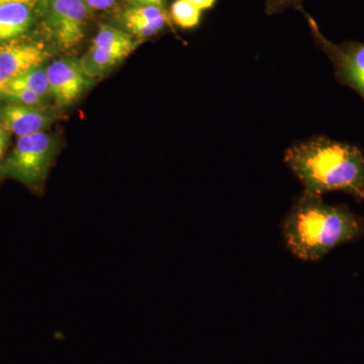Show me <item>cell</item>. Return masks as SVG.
<instances>
[{
	"instance_id": "6da1fadb",
	"label": "cell",
	"mask_w": 364,
	"mask_h": 364,
	"mask_svg": "<svg viewBox=\"0 0 364 364\" xmlns=\"http://www.w3.org/2000/svg\"><path fill=\"white\" fill-rule=\"evenodd\" d=\"M284 160L304 193L322 196L342 191L364 200V156L356 146L317 136L291 146Z\"/></svg>"
},
{
	"instance_id": "7a4b0ae2",
	"label": "cell",
	"mask_w": 364,
	"mask_h": 364,
	"mask_svg": "<svg viewBox=\"0 0 364 364\" xmlns=\"http://www.w3.org/2000/svg\"><path fill=\"white\" fill-rule=\"evenodd\" d=\"M361 229L360 219L349 208L327 205L322 196L306 193L284 223L287 247L304 261L320 260L333 248L355 239Z\"/></svg>"
},
{
	"instance_id": "3957f363",
	"label": "cell",
	"mask_w": 364,
	"mask_h": 364,
	"mask_svg": "<svg viewBox=\"0 0 364 364\" xmlns=\"http://www.w3.org/2000/svg\"><path fill=\"white\" fill-rule=\"evenodd\" d=\"M56 153V141L46 132L18 136L9 156L0 164V177L20 181L39 193Z\"/></svg>"
},
{
	"instance_id": "277c9868",
	"label": "cell",
	"mask_w": 364,
	"mask_h": 364,
	"mask_svg": "<svg viewBox=\"0 0 364 364\" xmlns=\"http://www.w3.org/2000/svg\"><path fill=\"white\" fill-rule=\"evenodd\" d=\"M308 21L313 39L325 53L334 69L335 77L341 85L348 86L364 100V43L356 41L333 43L326 38L317 21L301 9Z\"/></svg>"
},
{
	"instance_id": "5b68a950",
	"label": "cell",
	"mask_w": 364,
	"mask_h": 364,
	"mask_svg": "<svg viewBox=\"0 0 364 364\" xmlns=\"http://www.w3.org/2000/svg\"><path fill=\"white\" fill-rule=\"evenodd\" d=\"M87 14L85 0H51L48 26L60 47L73 49L83 40Z\"/></svg>"
},
{
	"instance_id": "8992f818",
	"label": "cell",
	"mask_w": 364,
	"mask_h": 364,
	"mask_svg": "<svg viewBox=\"0 0 364 364\" xmlns=\"http://www.w3.org/2000/svg\"><path fill=\"white\" fill-rule=\"evenodd\" d=\"M51 95L60 107L74 104L88 88L91 77L86 74L80 60L62 58L46 69Z\"/></svg>"
},
{
	"instance_id": "52a82bcc",
	"label": "cell",
	"mask_w": 364,
	"mask_h": 364,
	"mask_svg": "<svg viewBox=\"0 0 364 364\" xmlns=\"http://www.w3.org/2000/svg\"><path fill=\"white\" fill-rule=\"evenodd\" d=\"M47 57V50L39 43L11 41L0 44V100L14 79L42 65Z\"/></svg>"
},
{
	"instance_id": "ba28073f",
	"label": "cell",
	"mask_w": 364,
	"mask_h": 364,
	"mask_svg": "<svg viewBox=\"0 0 364 364\" xmlns=\"http://www.w3.org/2000/svg\"><path fill=\"white\" fill-rule=\"evenodd\" d=\"M54 121V112L43 105L9 102L0 107V124L18 136L44 132Z\"/></svg>"
},
{
	"instance_id": "9c48e42d",
	"label": "cell",
	"mask_w": 364,
	"mask_h": 364,
	"mask_svg": "<svg viewBox=\"0 0 364 364\" xmlns=\"http://www.w3.org/2000/svg\"><path fill=\"white\" fill-rule=\"evenodd\" d=\"M124 21L136 37L149 38L168 25L169 16L161 6H138L124 11Z\"/></svg>"
},
{
	"instance_id": "30bf717a",
	"label": "cell",
	"mask_w": 364,
	"mask_h": 364,
	"mask_svg": "<svg viewBox=\"0 0 364 364\" xmlns=\"http://www.w3.org/2000/svg\"><path fill=\"white\" fill-rule=\"evenodd\" d=\"M33 18L32 4L11 2L0 6V44L11 42L26 33Z\"/></svg>"
},
{
	"instance_id": "8fae6325",
	"label": "cell",
	"mask_w": 364,
	"mask_h": 364,
	"mask_svg": "<svg viewBox=\"0 0 364 364\" xmlns=\"http://www.w3.org/2000/svg\"><path fill=\"white\" fill-rule=\"evenodd\" d=\"M124 58H127L126 55L121 53L90 47V49L83 55L80 62L86 74L93 78L111 70L112 67L116 66Z\"/></svg>"
},
{
	"instance_id": "7c38bea8",
	"label": "cell",
	"mask_w": 364,
	"mask_h": 364,
	"mask_svg": "<svg viewBox=\"0 0 364 364\" xmlns=\"http://www.w3.org/2000/svg\"><path fill=\"white\" fill-rule=\"evenodd\" d=\"M91 47L121 53L127 57L135 50L136 43L128 33L109 26H102L93 39Z\"/></svg>"
},
{
	"instance_id": "4fadbf2b",
	"label": "cell",
	"mask_w": 364,
	"mask_h": 364,
	"mask_svg": "<svg viewBox=\"0 0 364 364\" xmlns=\"http://www.w3.org/2000/svg\"><path fill=\"white\" fill-rule=\"evenodd\" d=\"M26 90L37 93L38 95L46 100L51 95L49 82H48L47 71L42 66L36 67L26 71L23 75L14 79L13 82L7 86L6 90ZM2 98V97H1Z\"/></svg>"
},
{
	"instance_id": "5bb4252c",
	"label": "cell",
	"mask_w": 364,
	"mask_h": 364,
	"mask_svg": "<svg viewBox=\"0 0 364 364\" xmlns=\"http://www.w3.org/2000/svg\"><path fill=\"white\" fill-rule=\"evenodd\" d=\"M170 16L181 28H193L200 23L202 11L188 0H176L170 9Z\"/></svg>"
},
{
	"instance_id": "9a60e30c",
	"label": "cell",
	"mask_w": 364,
	"mask_h": 364,
	"mask_svg": "<svg viewBox=\"0 0 364 364\" xmlns=\"http://www.w3.org/2000/svg\"><path fill=\"white\" fill-rule=\"evenodd\" d=\"M304 0H265V11L268 16L284 13L289 9H303Z\"/></svg>"
},
{
	"instance_id": "2e32d148",
	"label": "cell",
	"mask_w": 364,
	"mask_h": 364,
	"mask_svg": "<svg viewBox=\"0 0 364 364\" xmlns=\"http://www.w3.org/2000/svg\"><path fill=\"white\" fill-rule=\"evenodd\" d=\"M85 2L88 9L104 11V9L111 7L116 0H85Z\"/></svg>"
},
{
	"instance_id": "e0dca14e",
	"label": "cell",
	"mask_w": 364,
	"mask_h": 364,
	"mask_svg": "<svg viewBox=\"0 0 364 364\" xmlns=\"http://www.w3.org/2000/svg\"><path fill=\"white\" fill-rule=\"evenodd\" d=\"M9 136H11V133L0 124V164L4 161V153H6L9 142Z\"/></svg>"
},
{
	"instance_id": "ac0fdd59",
	"label": "cell",
	"mask_w": 364,
	"mask_h": 364,
	"mask_svg": "<svg viewBox=\"0 0 364 364\" xmlns=\"http://www.w3.org/2000/svg\"><path fill=\"white\" fill-rule=\"evenodd\" d=\"M193 6L198 7L200 11H205V9H212L215 6L217 0H188Z\"/></svg>"
},
{
	"instance_id": "d6986e66",
	"label": "cell",
	"mask_w": 364,
	"mask_h": 364,
	"mask_svg": "<svg viewBox=\"0 0 364 364\" xmlns=\"http://www.w3.org/2000/svg\"><path fill=\"white\" fill-rule=\"evenodd\" d=\"M138 6H164L165 0H133Z\"/></svg>"
},
{
	"instance_id": "ffe728a7",
	"label": "cell",
	"mask_w": 364,
	"mask_h": 364,
	"mask_svg": "<svg viewBox=\"0 0 364 364\" xmlns=\"http://www.w3.org/2000/svg\"><path fill=\"white\" fill-rule=\"evenodd\" d=\"M36 0H0V6L2 4H11V2H26V4H32L35 2Z\"/></svg>"
}]
</instances>
